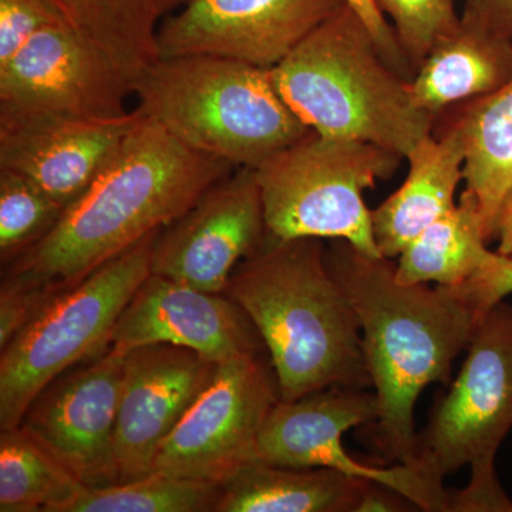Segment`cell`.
<instances>
[{
    "instance_id": "6da1fadb",
    "label": "cell",
    "mask_w": 512,
    "mask_h": 512,
    "mask_svg": "<svg viewBox=\"0 0 512 512\" xmlns=\"http://www.w3.org/2000/svg\"><path fill=\"white\" fill-rule=\"evenodd\" d=\"M235 170L143 117L82 197L6 275L56 295L173 224Z\"/></svg>"
},
{
    "instance_id": "7a4b0ae2",
    "label": "cell",
    "mask_w": 512,
    "mask_h": 512,
    "mask_svg": "<svg viewBox=\"0 0 512 512\" xmlns=\"http://www.w3.org/2000/svg\"><path fill=\"white\" fill-rule=\"evenodd\" d=\"M325 261L362 329L379 404V416L367 426L370 440L386 460L412 464L417 400L429 384L448 383L476 316L453 288L400 284L392 259L372 258L342 239L325 247Z\"/></svg>"
},
{
    "instance_id": "3957f363",
    "label": "cell",
    "mask_w": 512,
    "mask_h": 512,
    "mask_svg": "<svg viewBox=\"0 0 512 512\" xmlns=\"http://www.w3.org/2000/svg\"><path fill=\"white\" fill-rule=\"evenodd\" d=\"M322 241L268 232L224 292L255 326L284 402L332 387H372L359 319L330 274Z\"/></svg>"
},
{
    "instance_id": "277c9868",
    "label": "cell",
    "mask_w": 512,
    "mask_h": 512,
    "mask_svg": "<svg viewBox=\"0 0 512 512\" xmlns=\"http://www.w3.org/2000/svg\"><path fill=\"white\" fill-rule=\"evenodd\" d=\"M289 107L316 134L353 138L407 158L431 136L409 82L384 62L365 22L343 6L271 69Z\"/></svg>"
},
{
    "instance_id": "5b68a950",
    "label": "cell",
    "mask_w": 512,
    "mask_h": 512,
    "mask_svg": "<svg viewBox=\"0 0 512 512\" xmlns=\"http://www.w3.org/2000/svg\"><path fill=\"white\" fill-rule=\"evenodd\" d=\"M136 110L184 146L256 168L313 133L286 104L271 69L217 56L158 59L134 83Z\"/></svg>"
},
{
    "instance_id": "8992f818",
    "label": "cell",
    "mask_w": 512,
    "mask_h": 512,
    "mask_svg": "<svg viewBox=\"0 0 512 512\" xmlns=\"http://www.w3.org/2000/svg\"><path fill=\"white\" fill-rule=\"evenodd\" d=\"M466 360L417 433L410 466L443 485L470 467L466 488L450 491L448 512H512L495 457L512 430V305L501 301L477 320Z\"/></svg>"
},
{
    "instance_id": "52a82bcc",
    "label": "cell",
    "mask_w": 512,
    "mask_h": 512,
    "mask_svg": "<svg viewBox=\"0 0 512 512\" xmlns=\"http://www.w3.org/2000/svg\"><path fill=\"white\" fill-rule=\"evenodd\" d=\"M402 160L377 144L313 131L255 170L269 234L342 239L363 254L383 258L363 194L392 177Z\"/></svg>"
},
{
    "instance_id": "ba28073f",
    "label": "cell",
    "mask_w": 512,
    "mask_h": 512,
    "mask_svg": "<svg viewBox=\"0 0 512 512\" xmlns=\"http://www.w3.org/2000/svg\"><path fill=\"white\" fill-rule=\"evenodd\" d=\"M158 232L56 293L2 349L0 430L18 427L37 394L57 377L106 352L121 312L151 274Z\"/></svg>"
},
{
    "instance_id": "9c48e42d",
    "label": "cell",
    "mask_w": 512,
    "mask_h": 512,
    "mask_svg": "<svg viewBox=\"0 0 512 512\" xmlns=\"http://www.w3.org/2000/svg\"><path fill=\"white\" fill-rule=\"evenodd\" d=\"M281 400L259 353L218 363L214 377L164 441L153 471L224 485L255 461L259 434Z\"/></svg>"
},
{
    "instance_id": "30bf717a",
    "label": "cell",
    "mask_w": 512,
    "mask_h": 512,
    "mask_svg": "<svg viewBox=\"0 0 512 512\" xmlns=\"http://www.w3.org/2000/svg\"><path fill=\"white\" fill-rule=\"evenodd\" d=\"M379 416L375 393L332 387L293 400H279L269 413L256 446L255 461L293 468H330L346 476L377 481L409 498L417 510L448 512L450 491L427 480L410 464L367 466L350 456L342 437L369 426Z\"/></svg>"
},
{
    "instance_id": "8fae6325",
    "label": "cell",
    "mask_w": 512,
    "mask_h": 512,
    "mask_svg": "<svg viewBox=\"0 0 512 512\" xmlns=\"http://www.w3.org/2000/svg\"><path fill=\"white\" fill-rule=\"evenodd\" d=\"M134 83L100 47L55 23L0 66V113L116 119L131 111Z\"/></svg>"
},
{
    "instance_id": "7c38bea8",
    "label": "cell",
    "mask_w": 512,
    "mask_h": 512,
    "mask_svg": "<svg viewBox=\"0 0 512 512\" xmlns=\"http://www.w3.org/2000/svg\"><path fill=\"white\" fill-rule=\"evenodd\" d=\"M345 0H188L158 29V59L217 56L272 69Z\"/></svg>"
},
{
    "instance_id": "4fadbf2b",
    "label": "cell",
    "mask_w": 512,
    "mask_h": 512,
    "mask_svg": "<svg viewBox=\"0 0 512 512\" xmlns=\"http://www.w3.org/2000/svg\"><path fill=\"white\" fill-rule=\"evenodd\" d=\"M268 235L254 168H237L158 232L151 274L224 293L232 272Z\"/></svg>"
},
{
    "instance_id": "5bb4252c",
    "label": "cell",
    "mask_w": 512,
    "mask_h": 512,
    "mask_svg": "<svg viewBox=\"0 0 512 512\" xmlns=\"http://www.w3.org/2000/svg\"><path fill=\"white\" fill-rule=\"evenodd\" d=\"M124 357L106 350L89 366L67 370L37 394L19 424L87 487L119 483L114 437Z\"/></svg>"
},
{
    "instance_id": "9a60e30c",
    "label": "cell",
    "mask_w": 512,
    "mask_h": 512,
    "mask_svg": "<svg viewBox=\"0 0 512 512\" xmlns=\"http://www.w3.org/2000/svg\"><path fill=\"white\" fill-rule=\"evenodd\" d=\"M150 345L191 349L215 363L259 353L264 343L247 313L225 293L150 274L121 312L107 350Z\"/></svg>"
},
{
    "instance_id": "2e32d148",
    "label": "cell",
    "mask_w": 512,
    "mask_h": 512,
    "mask_svg": "<svg viewBox=\"0 0 512 512\" xmlns=\"http://www.w3.org/2000/svg\"><path fill=\"white\" fill-rule=\"evenodd\" d=\"M217 366L180 346L150 345L127 353L114 437L119 483L153 473L158 450L204 392Z\"/></svg>"
},
{
    "instance_id": "e0dca14e",
    "label": "cell",
    "mask_w": 512,
    "mask_h": 512,
    "mask_svg": "<svg viewBox=\"0 0 512 512\" xmlns=\"http://www.w3.org/2000/svg\"><path fill=\"white\" fill-rule=\"evenodd\" d=\"M141 120L136 109L116 119L0 113V168L25 175L67 208L94 183Z\"/></svg>"
},
{
    "instance_id": "ac0fdd59",
    "label": "cell",
    "mask_w": 512,
    "mask_h": 512,
    "mask_svg": "<svg viewBox=\"0 0 512 512\" xmlns=\"http://www.w3.org/2000/svg\"><path fill=\"white\" fill-rule=\"evenodd\" d=\"M512 79V42L464 10L409 83L417 106L436 114L460 101L478 100Z\"/></svg>"
},
{
    "instance_id": "d6986e66",
    "label": "cell",
    "mask_w": 512,
    "mask_h": 512,
    "mask_svg": "<svg viewBox=\"0 0 512 512\" xmlns=\"http://www.w3.org/2000/svg\"><path fill=\"white\" fill-rule=\"evenodd\" d=\"M409 174L396 192L372 211L373 235L383 258H397L433 222L456 207L463 181V137L456 126L441 138L429 136L406 158Z\"/></svg>"
},
{
    "instance_id": "ffe728a7",
    "label": "cell",
    "mask_w": 512,
    "mask_h": 512,
    "mask_svg": "<svg viewBox=\"0 0 512 512\" xmlns=\"http://www.w3.org/2000/svg\"><path fill=\"white\" fill-rule=\"evenodd\" d=\"M367 481L330 468L252 461L222 485L214 512H357Z\"/></svg>"
},
{
    "instance_id": "44dd1931",
    "label": "cell",
    "mask_w": 512,
    "mask_h": 512,
    "mask_svg": "<svg viewBox=\"0 0 512 512\" xmlns=\"http://www.w3.org/2000/svg\"><path fill=\"white\" fill-rule=\"evenodd\" d=\"M64 22L136 80L158 60L161 23L188 0H50Z\"/></svg>"
},
{
    "instance_id": "7402d4cb",
    "label": "cell",
    "mask_w": 512,
    "mask_h": 512,
    "mask_svg": "<svg viewBox=\"0 0 512 512\" xmlns=\"http://www.w3.org/2000/svg\"><path fill=\"white\" fill-rule=\"evenodd\" d=\"M483 215L467 191L453 210L433 222L397 256L394 275L403 285L457 288L490 259Z\"/></svg>"
},
{
    "instance_id": "603a6c76",
    "label": "cell",
    "mask_w": 512,
    "mask_h": 512,
    "mask_svg": "<svg viewBox=\"0 0 512 512\" xmlns=\"http://www.w3.org/2000/svg\"><path fill=\"white\" fill-rule=\"evenodd\" d=\"M456 127L466 150V191L480 207L491 242L495 215L512 185V79L490 96L474 100Z\"/></svg>"
},
{
    "instance_id": "cb8c5ba5",
    "label": "cell",
    "mask_w": 512,
    "mask_h": 512,
    "mask_svg": "<svg viewBox=\"0 0 512 512\" xmlns=\"http://www.w3.org/2000/svg\"><path fill=\"white\" fill-rule=\"evenodd\" d=\"M86 487L22 426L0 433V511L62 512Z\"/></svg>"
},
{
    "instance_id": "d4e9b609",
    "label": "cell",
    "mask_w": 512,
    "mask_h": 512,
    "mask_svg": "<svg viewBox=\"0 0 512 512\" xmlns=\"http://www.w3.org/2000/svg\"><path fill=\"white\" fill-rule=\"evenodd\" d=\"M221 493L218 484L153 471L128 483L86 487L62 512H214Z\"/></svg>"
},
{
    "instance_id": "484cf974",
    "label": "cell",
    "mask_w": 512,
    "mask_h": 512,
    "mask_svg": "<svg viewBox=\"0 0 512 512\" xmlns=\"http://www.w3.org/2000/svg\"><path fill=\"white\" fill-rule=\"evenodd\" d=\"M66 208L16 171L0 168V259L8 266L45 238Z\"/></svg>"
},
{
    "instance_id": "4316f807",
    "label": "cell",
    "mask_w": 512,
    "mask_h": 512,
    "mask_svg": "<svg viewBox=\"0 0 512 512\" xmlns=\"http://www.w3.org/2000/svg\"><path fill=\"white\" fill-rule=\"evenodd\" d=\"M384 16L393 22V30L414 70L430 50L456 28V0H376Z\"/></svg>"
},
{
    "instance_id": "83f0119b",
    "label": "cell",
    "mask_w": 512,
    "mask_h": 512,
    "mask_svg": "<svg viewBox=\"0 0 512 512\" xmlns=\"http://www.w3.org/2000/svg\"><path fill=\"white\" fill-rule=\"evenodd\" d=\"M64 22L50 0H0V66L40 30Z\"/></svg>"
},
{
    "instance_id": "f1b7e54d",
    "label": "cell",
    "mask_w": 512,
    "mask_h": 512,
    "mask_svg": "<svg viewBox=\"0 0 512 512\" xmlns=\"http://www.w3.org/2000/svg\"><path fill=\"white\" fill-rule=\"evenodd\" d=\"M453 289L480 319L488 309L511 295L512 258L493 252L476 274Z\"/></svg>"
},
{
    "instance_id": "f546056e",
    "label": "cell",
    "mask_w": 512,
    "mask_h": 512,
    "mask_svg": "<svg viewBox=\"0 0 512 512\" xmlns=\"http://www.w3.org/2000/svg\"><path fill=\"white\" fill-rule=\"evenodd\" d=\"M52 296L55 295L16 276H3L0 288V350L9 345L10 340L28 325Z\"/></svg>"
},
{
    "instance_id": "4dcf8cb0",
    "label": "cell",
    "mask_w": 512,
    "mask_h": 512,
    "mask_svg": "<svg viewBox=\"0 0 512 512\" xmlns=\"http://www.w3.org/2000/svg\"><path fill=\"white\" fill-rule=\"evenodd\" d=\"M345 2L365 22L387 66L400 74L406 82H412L416 70L407 59L393 26L377 6L376 0H345Z\"/></svg>"
},
{
    "instance_id": "1f68e13d",
    "label": "cell",
    "mask_w": 512,
    "mask_h": 512,
    "mask_svg": "<svg viewBox=\"0 0 512 512\" xmlns=\"http://www.w3.org/2000/svg\"><path fill=\"white\" fill-rule=\"evenodd\" d=\"M464 10L512 42V0H467Z\"/></svg>"
},
{
    "instance_id": "d6a6232c",
    "label": "cell",
    "mask_w": 512,
    "mask_h": 512,
    "mask_svg": "<svg viewBox=\"0 0 512 512\" xmlns=\"http://www.w3.org/2000/svg\"><path fill=\"white\" fill-rule=\"evenodd\" d=\"M494 239L498 241V254L512 258V185L495 215Z\"/></svg>"
}]
</instances>
